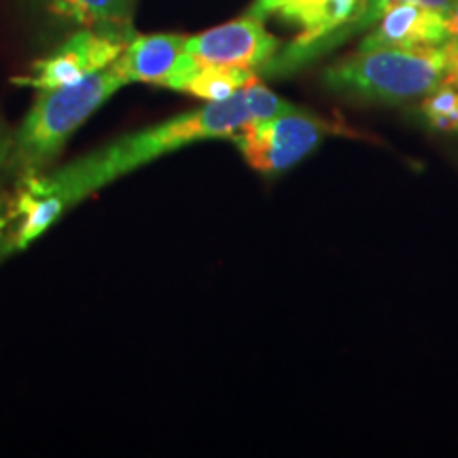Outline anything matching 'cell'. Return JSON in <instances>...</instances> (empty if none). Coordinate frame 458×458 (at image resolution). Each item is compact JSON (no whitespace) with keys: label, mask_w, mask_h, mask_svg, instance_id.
Returning a JSON list of instances; mask_svg holds the SVG:
<instances>
[{"label":"cell","mask_w":458,"mask_h":458,"mask_svg":"<svg viewBox=\"0 0 458 458\" xmlns=\"http://www.w3.org/2000/svg\"><path fill=\"white\" fill-rule=\"evenodd\" d=\"M131 37L94 30V28H81L71 38H66L55 51L34 62L30 74L15 77L13 83L38 91L77 83L89 77V74L111 66L122 55L125 43Z\"/></svg>","instance_id":"5b68a950"},{"label":"cell","mask_w":458,"mask_h":458,"mask_svg":"<svg viewBox=\"0 0 458 458\" xmlns=\"http://www.w3.org/2000/svg\"><path fill=\"white\" fill-rule=\"evenodd\" d=\"M448 13L416 3L388 7L360 41V51L439 47L448 41Z\"/></svg>","instance_id":"ba28073f"},{"label":"cell","mask_w":458,"mask_h":458,"mask_svg":"<svg viewBox=\"0 0 458 458\" xmlns=\"http://www.w3.org/2000/svg\"><path fill=\"white\" fill-rule=\"evenodd\" d=\"M427 125L442 134H458V83H442L422 98Z\"/></svg>","instance_id":"7c38bea8"},{"label":"cell","mask_w":458,"mask_h":458,"mask_svg":"<svg viewBox=\"0 0 458 458\" xmlns=\"http://www.w3.org/2000/svg\"><path fill=\"white\" fill-rule=\"evenodd\" d=\"M397 3H416V4H425V7L444 11V13H450V9L454 7L456 0H359V9L357 13L352 15L351 21H346L340 28V38L344 43L351 41L357 32L369 30L371 26L380 20V15L385 13L388 7Z\"/></svg>","instance_id":"4fadbf2b"},{"label":"cell","mask_w":458,"mask_h":458,"mask_svg":"<svg viewBox=\"0 0 458 458\" xmlns=\"http://www.w3.org/2000/svg\"><path fill=\"white\" fill-rule=\"evenodd\" d=\"M11 142H13V131L7 130V125L0 122V233L7 229L9 219V202L7 189H4V179L11 174Z\"/></svg>","instance_id":"5bb4252c"},{"label":"cell","mask_w":458,"mask_h":458,"mask_svg":"<svg viewBox=\"0 0 458 458\" xmlns=\"http://www.w3.org/2000/svg\"><path fill=\"white\" fill-rule=\"evenodd\" d=\"M357 9L359 0H284L276 13L284 24L301 28L300 37L286 47H306L351 21Z\"/></svg>","instance_id":"9c48e42d"},{"label":"cell","mask_w":458,"mask_h":458,"mask_svg":"<svg viewBox=\"0 0 458 458\" xmlns=\"http://www.w3.org/2000/svg\"><path fill=\"white\" fill-rule=\"evenodd\" d=\"M448 28L450 37L442 45L445 57H448V81L445 83H458V0L448 13Z\"/></svg>","instance_id":"9a60e30c"},{"label":"cell","mask_w":458,"mask_h":458,"mask_svg":"<svg viewBox=\"0 0 458 458\" xmlns=\"http://www.w3.org/2000/svg\"><path fill=\"white\" fill-rule=\"evenodd\" d=\"M334 125L310 113L295 111L244 125L229 139L236 142L246 164L263 174H278L293 168L317 151Z\"/></svg>","instance_id":"277c9868"},{"label":"cell","mask_w":458,"mask_h":458,"mask_svg":"<svg viewBox=\"0 0 458 458\" xmlns=\"http://www.w3.org/2000/svg\"><path fill=\"white\" fill-rule=\"evenodd\" d=\"M283 3H284V0H255V4H253V7H250L249 13L255 15V17H259V20H266L267 15L276 13L278 7Z\"/></svg>","instance_id":"2e32d148"},{"label":"cell","mask_w":458,"mask_h":458,"mask_svg":"<svg viewBox=\"0 0 458 458\" xmlns=\"http://www.w3.org/2000/svg\"><path fill=\"white\" fill-rule=\"evenodd\" d=\"M182 34H134L113 62L128 83H153L185 91L199 62L185 49Z\"/></svg>","instance_id":"8992f818"},{"label":"cell","mask_w":458,"mask_h":458,"mask_svg":"<svg viewBox=\"0 0 458 458\" xmlns=\"http://www.w3.org/2000/svg\"><path fill=\"white\" fill-rule=\"evenodd\" d=\"M325 88L360 105H401L425 98L448 81V57L439 47L360 51L325 71Z\"/></svg>","instance_id":"3957f363"},{"label":"cell","mask_w":458,"mask_h":458,"mask_svg":"<svg viewBox=\"0 0 458 458\" xmlns=\"http://www.w3.org/2000/svg\"><path fill=\"white\" fill-rule=\"evenodd\" d=\"M185 49L199 64L242 66L261 71L278 54L280 41L266 30L263 20L246 13L240 20L187 37Z\"/></svg>","instance_id":"52a82bcc"},{"label":"cell","mask_w":458,"mask_h":458,"mask_svg":"<svg viewBox=\"0 0 458 458\" xmlns=\"http://www.w3.org/2000/svg\"><path fill=\"white\" fill-rule=\"evenodd\" d=\"M255 79L259 77L253 68L199 64L198 72L189 79L185 91L206 102H219L253 83Z\"/></svg>","instance_id":"8fae6325"},{"label":"cell","mask_w":458,"mask_h":458,"mask_svg":"<svg viewBox=\"0 0 458 458\" xmlns=\"http://www.w3.org/2000/svg\"><path fill=\"white\" fill-rule=\"evenodd\" d=\"M128 81L111 64L81 81L41 89L30 111L13 131L11 174L24 181L43 174L66 140Z\"/></svg>","instance_id":"7a4b0ae2"},{"label":"cell","mask_w":458,"mask_h":458,"mask_svg":"<svg viewBox=\"0 0 458 458\" xmlns=\"http://www.w3.org/2000/svg\"><path fill=\"white\" fill-rule=\"evenodd\" d=\"M134 4L136 0H47V11L66 24L131 37Z\"/></svg>","instance_id":"30bf717a"},{"label":"cell","mask_w":458,"mask_h":458,"mask_svg":"<svg viewBox=\"0 0 458 458\" xmlns=\"http://www.w3.org/2000/svg\"><path fill=\"white\" fill-rule=\"evenodd\" d=\"M253 122H257L255 113L242 88L225 100L206 102L204 106L176 114L147 130L131 131L71 164L20 182H28L41 193L60 196L68 208H72L108 182L122 179L131 170H139L140 165L156 162L157 157L193 142L229 139Z\"/></svg>","instance_id":"6da1fadb"}]
</instances>
